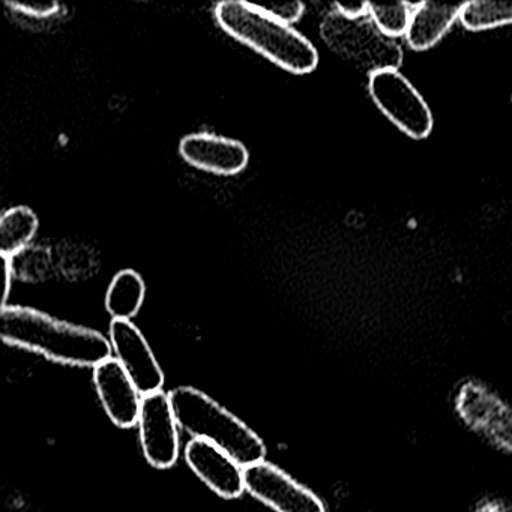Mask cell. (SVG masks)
<instances>
[{"label":"cell","mask_w":512,"mask_h":512,"mask_svg":"<svg viewBox=\"0 0 512 512\" xmlns=\"http://www.w3.org/2000/svg\"><path fill=\"white\" fill-rule=\"evenodd\" d=\"M0 337L10 346L76 367L95 368L112 358L113 352L110 340L101 332L23 305L0 308Z\"/></svg>","instance_id":"6da1fadb"},{"label":"cell","mask_w":512,"mask_h":512,"mask_svg":"<svg viewBox=\"0 0 512 512\" xmlns=\"http://www.w3.org/2000/svg\"><path fill=\"white\" fill-rule=\"evenodd\" d=\"M214 17L229 37L287 73L304 76L319 65V53L313 43L293 26L269 16L259 5L224 0L215 5Z\"/></svg>","instance_id":"7a4b0ae2"},{"label":"cell","mask_w":512,"mask_h":512,"mask_svg":"<svg viewBox=\"0 0 512 512\" xmlns=\"http://www.w3.org/2000/svg\"><path fill=\"white\" fill-rule=\"evenodd\" d=\"M169 398L179 427L191 436L214 443L242 467L265 460L266 446L259 434L205 392L179 386Z\"/></svg>","instance_id":"3957f363"},{"label":"cell","mask_w":512,"mask_h":512,"mask_svg":"<svg viewBox=\"0 0 512 512\" xmlns=\"http://www.w3.org/2000/svg\"><path fill=\"white\" fill-rule=\"evenodd\" d=\"M322 35L334 52L370 74L398 70L403 65L400 44L386 37L370 16L350 20L334 11L323 22Z\"/></svg>","instance_id":"277c9868"},{"label":"cell","mask_w":512,"mask_h":512,"mask_svg":"<svg viewBox=\"0 0 512 512\" xmlns=\"http://www.w3.org/2000/svg\"><path fill=\"white\" fill-rule=\"evenodd\" d=\"M455 415L499 451L512 454V406L484 383L463 380L452 395Z\"/></svg>","instance_id":"5b68a950"},{"label":"cell","mask_w":512,"mask_h":512,"mask_svg":"<svg viewBox=\"0 0 512 512\" xmlns=\"http://www.w3.org/2000/svg\"><path fill=\"white\" fill-rule=\"evenodd\" d=\"M368 91L380 112L407 136L427 139L434 119L427 101L398 70L370 74Z\"/></svg>","instance_id":"8992f818"},{"label":"cell","mask_w":512,"mask_h":512,"mask_svg":"<svg viewBox=\"0 0 512 512\" xmlns=\"http://www.w3.org/2000/svg\"><path fill=\"white\" fill-rule=\"evenodd\" d=\"M245 487L275 512H326L325 503L316 493L265 460L245 467Z\"/></svg>","instance_id":"52a82bcc"},{"label":"cell","mask_w":512,"mask_h":512,"mask_svg":"<svg viewBox=\"0 0 512 512\" xmlns=\"http://www.w3.org/2000/svg\"><path fill=\"white\" fill-rule=\"evenodd\" d=\"M178 427L169 395L160 391L142 398L140 442L146 460L155 469H169L178 461Z\"/></svg>","instance_id":"ba28073f"},{"label":"cell","mask_w":512,"mask_h":512,"mask_svg":"<svg viewBox=\"0 0 512 512\" xmlns=\"http://www.w3.org/2000/svg\"><path fill=\"white\" fill-rule=\"evenodd\" d=\"M109 340L116 359L121 362L140 394L145 397L160 392L164 385V373L142 331L131 320L113 319Z\"/></svg>","instance_id":"9c48e42d"},{"label":"cell","mask_w":512,"mask_h":512,"mask_svg":"<svg viewBox=\"0 0 512 512\" xmlns=\"http://www.w3.org/2000/svg\"><path fill=\"white\" fill-rule=\"evenodd\" d=\"M179 155L194 169L218 176L239 175L250 163L244 143L211 133L185 136L179 143Z\"/></svg>","instance_id":"30bf717a"},{"label":"cell","mask_w":512,"mask_h":512,"mask_svg":"<svg viewBox=\"0 0 512 512\" xmlns=\"http://www.w3.org/2000/svg\"><path fill=\"white\" fill-rule=\"evenodd\" d=\"M185 460L194 473L224 499H236L245 487V467L226 451L205 439L188 442L185 448Z\"/></svg>","instance_id":"8fae6325"},{"label":"cell","mask_w":512,"mask_h":512,"mask_svg":"<svg viewBox=\"0 0 512 512\" xmlns=\"http://www.w3.org/2000/svg\"><path fill=\"white\" fill-rule=\"evenodd\" d=\"M94 383L101 404L113 424L121 428L139 424L143 395L118 359L109 358L97 365L94 368Z\"/></svg>","instance_id":"7c38bea8"},{"label":"cell","mask_w":512,"mask_h":512,"mask_svg":"<svg viewBox=\"0 0 512 512\" xmlns=\"http://www.w3.org/2000/svg\"><path fill=\"white\" fill-rule=\"evenodd\" d=\"M464 4H437V2H421L413 10L407 29V44L416 52H424L436 46L455 20L460 19Z\"/></svg>","instance_id":"4fadbf2b"},{"label":"cell","mask_w":512,"mask_h":512,"mask_svg":"<svg viewBox=\"0 0 512 512\" xmlns=\"http://www.w3.org/2000/svg\"><path fill=\"white\" fill-rule=\"evenodd\" d=\"M40 227L37 214L28 206H14L0 217V256L13 260L34 241Z\"/></svg>","instance_id":"5bb4252c"},{"label":"cell","mask_w":512,"mask_h":512,"mask_svg":"<svg viewBox=\"0 0 512 512\" xmlns=\"http://www.w3.org/2000/svg\"><path fill=\"white\" fill-rule=\"evenodd\" d=\"M146 284L134 269H124L113 277L106 293V310L116 320H131L142 310Z\"/></svg>","instance_id":"9a60e30c"},{"label":"cell","mask_w":512,"mask_h":512,"mask_svg":"<svg viewBox=\"0 0 512 512\" xmlns=\"http://www.w3.org/2000/svg\"><path fill=\"white\" fill-rule=\"evenodd\" d=\"M460 22L469 31H488L511 25V2H490V0H472L463 5Z\"/></svg>","instance_id":"2e32d148"},{"label":"cell","mask_w":512,"mask_h":512,"mask_svg":"<svg viewBox=\"0 0 512 512\" xmlns=\"http://www.w3.org/2000/svg\"><path fill=\"white\" fill-rule=\"evenodd\" d=\"M418 4H407L398 2L391 5H368V16L373 20L374 25L389 38L406 37L409 29L412 13Z\"/></svg>","instance_id":"e0dca14e"},{"label":"cell","mask_w":512,"mask_h":512,"mask_svg":"<svg viewBox=\"0 0 512 512\" xmlns=\"http://www.w3.org/2000/svg\"><path fill=\"white\" fill-rule=\"evenodd\" d=\"M11 13L34 20H50L59 16L61 5L58 2H7Z\"/></svg>","instance_id":"ac0fdd59"},{"label":"cell","mask_w":512,"mask_h":512,"mask_svg":"<svg viewBox=\"0 0 512 512\" xmlns=\"http://www.w3.org/2000/svg\"><path fill=\"white\" fill-rule=\"evenodd\" d=\"M265 13L277 19L284 25H295L302 19L305 13V5L302 2H290V4L259 5Z\"/></svg>","instance_id":"d6986e66"},{"label":"cell","mask_w":512,"mask_h":512,"mask_svg":"<svg viewBox=\"0 0 512 512\" xmlns=\"http://www.w3.org/2000/svg\"><path fill=\"white\" fill-rule=\"evenodd\" d=\"M473 512H512V505L499 497H484L475 503Z\"/></svg>","instance_id":"ffe728a7"},{"label":"cell","mask_w":512,"mask_h":512,"mask_svg":"<svg viewBox=\"0 0 512 512\" xmlns=\"http://www.w3.org/2000/svg\"><path fill=\"white\" fill-rule=\"evenodd\" d=\"M370 2H352V4H335V11L346 19L356 20L368 16Z\"/></svg>","instance_id":"44dd1931"},{"label":"cell","mask_w":512,"mask_h":512,"mask_svg":"<svg viewBox=\"0 0 512 512\" xmlns=\"http://www.w3.org/2000/svg\"><path fill=\"white\" fill-rule=\"evenodd\" d=\"M14 266L11 260H4V293H2V307H7L10 299L11 289H13Z\"/></svg>","instance_id":"7402d4cb"}]
</instances>
